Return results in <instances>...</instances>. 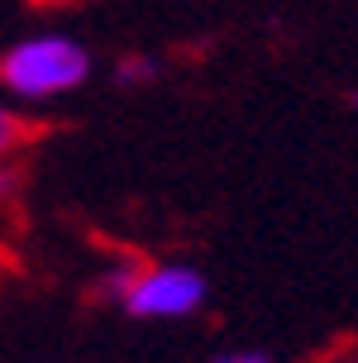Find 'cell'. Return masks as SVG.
<instances>
[{"mask_svg":"<svg viewBox=\"0 0 358 363\" xmlns=\"http://www.w3.org/2000/svg\"><path fill=\"white\" fill-rule=\"evenodd\" d=\"M120 306L134 320H186L206 306L211 282L191 263H148V268H120L106 282Z\"/></svg>","mask_w":358,"mask_h":363,"instance_id":"cell-1","label":"cell"},{"mask_svg":"<svg viewBox=\"0 0 358 363\" xmlns=\"http://www.w3.org/2000/svg\"><path fill=\"white\" fill-rule=\"evenodd\" d=\"M91 77V53L67 34H34L0 57V82L24 101L67 96Z\"/></svg>","mask_w":358,"mask_h":363,"instance_id":"cell-2","label":"cell"},{"mask_svg":"<svg viewBox=\"0 0 358 363\" xmlns=\"http://www.w3.org/2000/svg\"><path fill=\"white\" fill-rule=\"evenodd\" d=\"M153 77H158V62L143 57V53L125 57V62L115 67V82H120V86H143V82H153Z\"/></svg>","mask_w":358,"mask_h":363,"instance_id":"cell-3","label":"cell"},{"mask_svg":"<svg viewBox=\"0 0 358 363\" xmlns=\"http://www.w3.org/2000/svg\"><path fill=\"white\" fill-rule=\"evenodd\" d=\"M29 134H34V129L24 125L19 115H10V110H0V158H5V153H15V148L24 144Z\"/></svg>","mask_w":358,"mask_h":363,"instance_id":"cell-4","label":"cell"},{"mask_svg":"<svg viewBox=\"0 0 358 363\" xmlns=\"http://www.w3.org/2000/svg\"><path fill=\"white\" fill-rule=\"evenodd\" d=\"M211 363H272L263 349H230V354H215Z\"/></svg>","mask_w":358,"mask_h":363,"instance_id":"cell-5","label":"cell"},{"mask_svg":"<svg viewBox=\"0 0 358 363\" xmlns=\"http://www.w3.org/2000/svg\"><path fill=\"white\" fill-rule=\"evenodd\" d=\"M344 106H349V110H358V86H354V91H344Z\"/></svg>","mask_w":358,"mask_h":363,"instance_id":"cell-6","label":"cell"}]
</instances>
